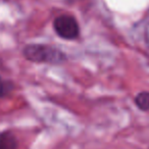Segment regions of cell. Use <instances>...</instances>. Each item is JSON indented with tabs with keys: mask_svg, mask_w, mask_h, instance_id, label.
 Here are the masks:
<instances>
[{
	"mask_svg": "<svg viewBox=\"0 0 149 149\" xmlns=\"http://www.w3.org/2000/svg\"><path fill=\"white\" fill-rule=\"evenodd\" d=\"M23 54L28 60L38 63L61 64L66 60V55L55 47L42 44H30L23 50Z\"/></svg>",
	"mask_w": 149,
	"mask_h": 149,
	"instance_id": "1",
	"label": "cell"
},
{
	"mask_svg": "<svg viewBox=\"0 0 149 149\" xmlns=\"http://www.w3.org/2000/svg\"><path fill=\"white\" fill-rule=\"evenodd\" d=\"M53 28L55 33L65 40H74L80 34L77 19L70 15H62L56 17L53 22Z\"/></svg>",
	"mask_w": 149,
	"mask_h": 149,
	"instance_id": "2",
	"label": "cell"
},
{
	"mask_svg": "<svg viewBox=\"0 0 149 149\" xmlns=\"http://www.w3.org/2000/svg\"><path fill=\"white\" fill-rule=\"evenodd\" d=\"M0 149H17V139L11 132L0 133Z\"/></svg>",
	"mask_w": 149,
	"mask_h": 149,
	"instance_id": "3",
	"label": "cell"
},
{
	"mask_svg": "<svg viewBox=\"0 0 149 149\" xmlns=\"http://www.w3.org/2000/svg\"><path fill=\"white\" fill-rule=\"evenodd\" d=\"M135 104L137 107L141 110H146L149 109V92H141L135 98Z\"/></svg>",
	"mask_w": 149,
	"mask_h": 149,
	"instance_id": "4",
	"label": "cell"
},
{
	"mask_svg": "<svg viewBox=\"0 0 149 149\" xmlns=\"http://www.w3.org/2000/svg\"><path fill=\"white\" fill-rule=\"evenodd\" d=\"M6 92V89H5V85L3 83L2 79L0 78V97H2L4 95V93Z\"/></svg>",
	"mask_w": 149,
	"mask_h": 149,
	"instance_id": "5",
	"label": "cell"
},
{
	"mask_svg": "<svg viewBox=\"0 0 149 149\" xmlns=\"http://www.w3.org/2000/svg\"><path fill=\"white\" fill-rule=\"evenodd\" d=\"M68 1H77V0H68Z\"/></svg>",
	"mask_w": 149,
	"mask_h": 149,
	"instance_id": "6",
	"label": "cell"
}]
</instances>
